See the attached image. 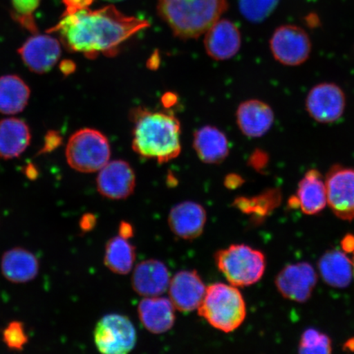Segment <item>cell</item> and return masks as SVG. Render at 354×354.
Masks as SVG:
<instances>
[{
    "mask_svg": "<svg viewBox=\"0 0 354 354\" xmlns=\"http://www.w3.org/2000/svg\"><path fill=\"white\" fill-rule=\"evenodd\" d=\"M60 70L65 76H68L71 73H73L75 70H76V64L73 63V61L71 60H64L60 64Z\"/></svg>",
    "mask_w": 354,
    "mask_h": 354,
    "instance_id": "cell-38",
    "label": "cell"
},
{
    "mask_svg": "<svg viewBox=\"0 0 354 354\" xmlns=\"http://www.w3.org/2000/svg\"><path fill=\"white\" fill-rule=\"evenodd\" d=\"M194 150L198 157L207 165H219L230 153L227 136L214 126H205L194 133Z\"/></svg>",
    "mask_w": 354,
    "mask_h": 354,
    "instance_id": "cell-20",
    "label": "cell"
},
{
    "mask_svg": "<svg viewBox=\"0 0 354 354\" xmlns=\"http://www.w3.org/2000/svg\"><path fill=\"white\" fill-rule=\"evenodd\" d=\"M26 176H28L29 177V178H30V179L37 178V176H38V171L37 169H35L34 166H29V167H26Z\"/></svg>",
    "mask_w": 354,
    "mask_h": 354,
    "instance_id": "cell-41",
    "label": "cell"
},
{
    "mask_svg": "<svg viewBox=\"0 0 354 354\" xmlns=\"http://www.w3.org/2000/svg\"><path fill=\"white\" fill-rule=\"evenodd\" d=\"M343 250L345 253H353L354 251V236H345L342 243Z\"/></svg>",
    "mask_w": 354,
    "mask_h": 354,
    "instance_id": "cell-39",
    "label": "cell"
},
{
    "mask_svg": "<svg viewBox=\"0 0 354 354\" xmlns=\"http://www.w3.org/2000/svg\"><path fill=\"white\" fill-rule=\"evenodd\" d=\"M318 268L323 281L331 287L343 289L351 283L353 275L352 260L342 251L326 252L318 263Z\"/></svg>",
    "mask_w": 354,
    "mask_h": 354,
    "instance_id": "cell-24",
    "label": "cell"
},
{
    "mask_svg": "<svg viewBox=\"0 0 354 354\" xmlns=\"http://www.w3.org/2000/svg\"><path fill=\"white\" fill-rule=\"evenodd\" d=\"M177 102V97L174 93H167L162 96V103L166 108H171L175 105Z\"/></svg>",
    "mask_w": 354,
    "mask_h": 354,
    "instance_id": "cell-40",
    "label": "cell"
},
{
    "mask_svg": "<svg viewBox=\"0 0 354 354\" xmlns=\"http://www.w3.org/2000/svg\"><path fill=\"white\" fill-rule=\"evenodd\" d=\"M298 207L307 215L319 214L327 205L325 179L316 169L309 170L299 183L295 196Z\"/></svg>",
    "mask_w": 354,
    "mask_h": 354,
    "instance_id": "cell-21",
    "label": "cell"
},
{
    "mask_svg": "<svg viewBox=\"0 0 354 354\" xmlns=\"http://www.w3.org/2000/svg\"><path fill=\"white\" fill-rule=\"evenodd\" d=\"M138 314L145 328L155 335L171 330L176 321L175 308L171 300L158 296L141 300Z\"/></svg>",
    "mask_w": 354,
    "mask_h": 354,
    "instance_id": "cell-19",
    "label": "cell"
},
{
    "mask_svg": "<svg viewBox=\"0 0 354 354\" xmlns=\"http://www.w3.org/2000/svg\"><path fill=\"white\" fill-rule=\"evenodd\" d=\"M63 2L66 7L65 12H73L90 7L94 0H63Z\"/></svg>",
    "mask_w": 354,
    "mask_h": 354,
    "instance_id": "cell-34",
    "label": "cell"
},
{
    "mask_svg": "<svg viewBox=\"0 0 354 354\" xmlns=\"http://www.w3.org/2000/svg\"><path fill=\"white\" fill-rule=\"evenodd\" d=\"M280 201V190L273 189L267 190L261 196L254 198H238L234 203L239 209L246 212V214H254L257 216H264L275 209Z\"/></svg>",
    "mask_w": 354,
    "mask_h": 354,
    "instance_id": "cell-27",
    "label": "cell"
},
{
    "mask_svg": "<svg viewBox=\"0 0 354 354\" xmlns=\"http://www.w3.org/2000/svg\"><path fill=\"white\" fill-rule=\"evenodd\" d=\"M61 44L47 35L35 34L19 50L22 61L32 72L43 74L50 72L59 60Z\"/></svg>",
    "mask_w": 354,
    "mask_h": 354,
    "instance_id": "cell-13",
    "label": "cell"
},
{
    "mask_svg": "<svg viewBox=\"0 0 354 354\" xmlns=\"http://www.w3.org/2000/svg\"><path fill=\"white\" fill-rule=\"evenodd\" d=\"M270 51L278 63L297 66L312 54V41L306 30L295 25H283L274 30L269 41Z\"/></svg>",
    "mask_w": 354,
    "mask_h": 354,
    "instance_id": "cell-7",
    "label": "cell"
},
{
    "mask_svg": "<svg viewBox=\"0 0 354 354\" xmlns=\"http://www.w3.org/2000/svg\"><path fill=\"white\" fill-rule=\"evenodd\" d=\"M97 223V219L95 215L91 214H87L84 215L80 221V227L82 230L84 232H87L91 231V230L94 229Z\"/></svg>",
    "mask_w": 354,
    "mask_h": 354,
    "instance_id": "cell-35",
    "label": "cell"
},
{
    "mask_svg": "<svg viewBox=\"0 0 354 354\" xmlns=\"http://www.w3.org/2000/svg\"><path fill=\"white\" fill-rule=\"evenodd\" d=\"M243 180L241 176L230 174L225 177L224 184L230 189H236L243 184Z\"/></svg>",
    "mask_w": 354,
    "mask_h": 354,
    "instance_id": "cell-36",
    "label": "cell"
},
{
    "mask_svg": "<svg viewBox=\"0 0 354 354\" xmlns=\"http://www.w3.org/2000/svg\"><path fill=\"white\" fill-rule=\"evenodd\" d=\"M206 221L207 214L203 207L190 201L175 205L168 216L171 231L184 240H194L201 236Z\"/></svg>",
    "mask_w": 354,
    "mask_h": 354,
    "instance_id": "cell-18",
    "label": "cell"
},
{
    "mask_svg": "<svg viewBox=\"0 0 354 354\" xmlns=\"http://www.w3.org/2000/svg\"><path fill=\"white\" fill-rule=\"evenodd\" d=\"M132 148L140 156L167 162L179 156L180 123L174 115L136 109Z\"/></svg>",
    "mask_w": 354,
    "mask_h": 354,
    "instance_id": "cell-2",
    "label": "cell"
},
{
    "mask_svg": "<svg viewBox=\"0 0 354 354\" xmlns=\"http://www.w3.org/2000/svg\"><path fill=\"white\" fill-rule=\"evenodd\" d=\"M227 8V0H158L159 16L184 39L205 34Z\"/></svg>",
    "mask_w": 354,
    "mask_h": 354,
    "instance_id": "cell-3",
    "label": "cell"
},
{
    "mask_svg": "<svg viewBox=\"0 0 354 354\" xmlns=\"http://www.w3.org/2000/svg\"><path fill=\"white\" fill-rule=\"evenodd\" d=\"M147 21L123 15L114 6L100 10L64 12L59 24L48 30L57 33L71 52L82 53L94 59L100 54L113 57L122 44L145 28Z\"/></svg>",
    "mask_w": 354,
    "mask_h": 354,
    "instance_id": "cell-1",
    "label": "cell"
},
{
    "mask_svg": "<svg viewBox=\"0 0 354 354\" xmlns=\"http://www.w3.org/2000/svg\"><path fill=\"white\" fill-rule=\"evenodd\" d=\"M106 1H109V2H119V1H122V0H106Z\"/></svg>",
    "mask_w": 354,
    "mask_h": 354,
    "instance_id": "cell-43",
    "label": "cell"
},
{
    "mask_svg": "<svg viewBox=\"0 0 354 354\" xmlns=\"http://www.w3.org/2000/svg\"><path fill=\"white\" fill-rule=\"evenodd\" d=\"M133 236H134V229H133L132 225L127 221H122L119 225V236L128 240Z\"/></svg>",
    "mask_w": 354,
    "mask_h": 354,
    "instance_id": "cell-37",
    "label": "cell"
},
{
    "mask_svg": "<svg viewBox=\"0 0 354 354\" xmlns=\"http://www.w3.org/2000/svg\"><path fill=\"white\" fill-rule=\"evenodd\" d=\"M3 340L12 351H22L28 342L24 324L20 322L10 323L3 331Z\"/></svg>",
    "mask_w": 354,
    "mask_h": 354,
    "instance_id": "cell-31",
    "label": "cell"
},
{
    "mask_svg": "<svg viewBox=\"0 0 354 354\" xmlns=\"http://www.w3.org/2000/svg\"><path fill=\"white\" fill-rule=\"evenodd\" d=\"M136 260V249L121 236L110 239L106 245L104 264L111 272L126 275L131 271Z\"/></svg>",
    "mask_w": 354,
    "mask_h": 354,
    "instance_id": "cell-26",
    "label": "cell"
},
{
    "mask_svg": "<svg viewBox=\"0 0 354 354\" xmlns=\"http://www.w3.org/2000/svg\"><path fill=\"white\" fill-rule=\"evenodd\" d=\"M170 300L180 312L197 309L206 293V286L196 271H181L169 283Z\"/></svg>",
    "mask_w": 354,
    "mask_h": 354,
    "instance_id": "cell-16",
    "label": "cell"
},
{
    "mask_svg": "<svg viewBox=\"0 0 354 354\" xmlns=\"http://www.w3.org/2000/svg\"><path fill=\"white\" fill-rule=\"evenodd\" d=\"M110 157L107 137L91 128L75 132L66 145V158L69 166L84 174L100 171L107 165Z\"/></svg>",
    "mask_w": 354,
    "mask_h": 354,
    "instance_id": "cell-6",
    "label": "cell"
},
{
    "mask_svg": "<svg viewBox=\"0 0 354 354\" xmlns=\"http://www.w3.org/2000/svg\"><path fill=\"white\" fill-rule=\"evenodd\" d=\"M242 37L236 24L219 19L205 32V48L207 55L216 61L232 59L240 51Z\"/></svg>",
    "mask_w": 354,
    "mask_h": 354,
    "instance_id": "cell-14",
    "label": "cell"
},
{
    "mask_svg": "<svg viewBox=\"0 0 354 354\" xmlns=\"http://www.w3.org/2000/svg\"><path fill=\"white\" fill-rule=\"evenodd\" d=\"M327 203L336 216L354 220V168L334 165L325 178Z\"/></svg>",
    "mask_w": 354,
    "mask_h": 354,
    "instance_id": "cell-10",
    "label": "cell"
},
{
    "mask_svg": "<svg viewBox=\"0 0 354 354\" xmlns=\"http://www.w3.org/2000/svg\"><path fill=\"white\" fill-rule=\"evenodd\" d=\"M219 271L233 286L245 287L262 279L266 259L262 252L245 245H232L215 255Z\"/></svg>",
    "mask_w": 354,
    "mask_h": 354,
    "instance_id": "cell-5",
    "label": "cell"
},
{
    "mask_svg": "<svg viewBox=\"0 0 354 354\" xmlns=\"http://www.w3.org/2000/svg\"><path fill=\"white\" fill-rule=\"evenodd\" d=\"M63 138L59 134V132L56 131H50L47 133L46 139H44V144L43 148L39 151V153H46L54 151L62 144Z\"/></svg>",
    "mask_w": 354,
    "mask_h": 354,
    "instance_id": "cell-32",
    "label": "cell"
},
{
    "mask_svg": "<svg viewBox=\"0 0 354 354\" xmlns=\"http://www.w3.org/2000/svg\"><path fill=\"white\" fill-rule=\"evenodd\" d=\"M170 281L166 265L155 259L137 265L131 278L133 290L145 298L157 297L165 293Z\"/></svg>",
    "mask_w": 354,
    "mask_h": 354,
    "instance_id": "cell-17",
    "label": "cell"
},
{
    "mask_svg": "<svg viewBox=\"0 0 354 354\" xmlns=\"http://www.w3.org/2000/svg\"><path fill=\"white\" fill-rule=\"evenodd\" d=\"M100 171L96 184L102 196L120 201L131 196L134 192L136 175L127 162H109Z\"/></svg>",
    "mask_w": 354,
    "mask_h": 354,
    "instance_id": "cell-12",
    "label": "cell"
},
{
    "mask_svg": "<svg viewBox=\"0 0 354 354\" xmlns=\"http://www.w3.org/2000/svg\"><path fill=\"white\" fill-rule=\"evenodd\" d=\"M4 277L12 283L32 281L39 272V261L30 251L15 248L3 254L1 263Z\"/></svg>",
    "mask_w": 354,
    "mask_h": 354,
    "instance_id": "cell-22",
    "label": "cell"
},
{
    "mask_svg": "<svg viewBox=\"0 0 354 354\" xmlns=\"http://www.w3.org/2000/svg\"><path fill=\"white\" fill-rule=\"evenodd\" d=\"M353 259H352V263H353V275H354V251L353 252Z\"/></svg>",
    "mask_w": 354,
    "mask_h": 354,
    "instance_id": "cell-42",
    "label": "cell"
},
{
    "mask_svg": "<svg viewBox=\"0 0 354 354\" xmlns=\"http://www.w3.org/2000/svg\"><path fill=\"white\" fill-rule=\"evenodd\" d=\"M32 135L24 121L17 118L3 119L0 122V157L15 158L28 147Z\"/></svg>",
    "mask_w": 354,
    "mask_h": 354,
    "instance_id": "cell-23",
    "label": "cell"
},
{
    "mask_svg": "<svg viewBox=\"0 0 354 354\" xmlns=\"http://www.w3.org/2000/svg\"><path fill=\"white\" fill-rule=\"evenodd\" d=\"M269 156L262 149H256L249 158L250 165L256 171H262L268 166Z\"/></svg>",
    "mask_w": 354,
    "mask_h": 354,
    "instance_id": "cell-33",
    "label": "cell"
},
{
    "mask_svg": "<svg viewBox=\"0 0 354 354\" xmlns=\"http://www.w3.org/2000/svg\"><path fill=\"white\" fill-rule=\"evenodd\" d=\"M236 117L239 129L243 136L251 139L260 138L267 134L275 122V114L271 106L257 99L243 101L238 106Z\"/></svg>",
    "mask_w": 354,
    "mask_h": 354,
    "instance_id": "cell-15",
    "label": "cell"
},
{
    "mask_svg": "<svg viewBox=\"0 0 354 354\" xmlns=\"http://www.w3.org/2000/svg\"><path fill=\"white\" fill-rule=\"evenodd\" d=\"M305 108L314 121L322 124L335 123L343 117L346 95L337 84L319 83L308 91Z\"/></svg>",
    "mask_w": 354,
    "mask_h": 354,
    "instance_id": "cell-9",
    "label": "cell"
},
{
    "mask_svg": "<svg viewBox=\"0 0 354 354\" xmlns=\"http://www.w3.org/2000/svg\"><path fill=\"white\" fill-rule=\"evenodd\" d=\"M30 91L24 80L15 75L0 77V113L17 114L28 105Z\"/></svg>",
    "mask_w": 354,
    "mask_h": 354,
    "instance_id": "cell-25",
    "label": "cell"
},
{
    "mask_svg": "<svg viewBox=\"0 0 354 354\" xmlns=\"http://www.w3.org/2000/svg\"><path fill=\"white\" fill-rule=\"evenodd\" d=\"M279 0H239L241 15L248 21L258 24L275 10Z\"/></svg>",
    "mask_w": 354,
    "mask_h": 354,
    "instance_id": "cell-28",
    "label": "cell"
},
{
    "mask_svg": "<svg viewBox=\"0 0 354 354\" xmlns=\"http://www.w3.org/2000/svg\"><path fill=\"white\" fill-rule=\"evenodd\" d=\"M41 0H11L12 11L11 15L13 20L34 34L38 32L35 24L34 12L37 10Z\"/></svg>",
    "mask_w": 354,
    "mask_h": 354,
    "instance_id": "cell-29",
    "label": "cell"
},
{
    "mask_svg": "<svg viewBox=\"0 0 354 354\" xmlns=\"http://www.w3.org/2000/svg\"><path fill=\"white\" fill-rule=\"evenodd\" d=\"M198 311L212 327L225 333L238 329L246 317V305L240 290L223 283L207 288Z\"/></svg>",
    "mask_w": 354,
    "mask_h": 354,
    "instance_id": "cell-4",
    "label": "cell"
},
{
    "mask_svg": "<svg viewBox=\"0 0 354 354\" xmlns=\"http://www.w3.org/2000/svg\"><path fill=\"white\" fill-rule=\"evenodd\" d=\"M317 282V272L308 263L288 265L276 278V286L283 297L298 303L311 297Z\"/></svg>",
    "mask_w": 354,
    "mask_h": 354,
    "instance_id": "cell-11",
    "label": "cell"
},
{
    "mask_svg": "<svg viewBox=\"0 0 354 354\" xmlns=\"http://www.w3.org/2000/svg\"><path fill=\"white\" fill-rule=\"evenodd\" d=\"M331 351V340L322 332L308 329L301 336L299 344L300 353H330Z\"/></svg>",
    "mask_w": 354,
    "mask_h": 354,
    "instance_id": "cell-30",
    "label": "cell"
},
{
    "mask_svg": "<svg viewBox=\"0 0 354 354\" xmlns=\"http://www.w3.org/2000/svg\"><path fill=\"white\" fill-rule=\"evenodd\" d=\"M137 336L134 325L127 317L109 314L97 323L95 343L104 354H127L134 348Z\"/></svg>",
    "mask_w": 354,
    "mask_h": 354,
    "instance_id": "cell-8",
    "label": "cell"
}]
</instances>
